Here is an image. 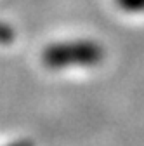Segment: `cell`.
<instances>
[{
  "mask_svg": "<svg viewBox=\"0 0 144 146\" xmlns=\"http://www.w3.org/2000/svg\"><path fill=\"white\" fill-rule=\"evenodd\" d=\"M9 146H33V143H31V141H28V139H21V141H16V143H11Z\"/></svg>",
  "mask_w": 144,
  "mask_h": 146,
  "instance_id": "277c9868",
  "label": "cell"
},
{
  "mask_svg": "<svg viewBox=\"0 0 144 146\" xmlns=\"http://www.w3.org/2000/svg\"><path fill=\"white\" fill-rule=\"evenodd\" d=\"M118 4L129 12H139V9H144V0H118Z\"/></svg>",
  "mask_w": 144,
  "mask_h": 146,
  "instance_id": "7a4b0ae2",
  "label": "cell"
},
{
  "mask_svg": "<svg viewBox=\"0 0 144 146\" xmlns=\"http://www.w3.org/2000/svg\"><path fill=\"white\" fill-rule=\"evenodd\" d=\"M102 47L92 40H71L50 44L42 52V61L50 70L94 66L102 61Z\"/></svg>",
  "mask_w": 144,
  "mask_h": 146,
  "instance_id": "6da1fadb",
  "label": "cell"
},
{
  "mask_svg": "<svg viewBox=\"0 0 144 146\" xmlns=\"http://www.w3.org/2000/svg\"><path fill=\"white\" fill-rule=\"evenodd\" d=\"M12 40V30L5 25H0V42L2 44H9Z\"/></svg>",
  "mask_w": 144,
  "mask_h": 146,
  "instance_id": "3957f363",
  "label": "cell"
}]
</instances>
